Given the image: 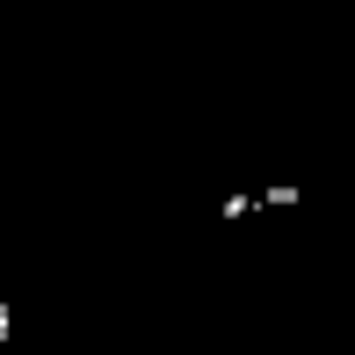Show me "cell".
Returning a JSON list of instances; mask_svg holds the SVG:
<instances>
[{
	"label": "cell",
	"mask_w": 355,
	"mask_h": 355,
	"mask_svg": "<svg viewBox=\"0 0 355 355\" xmlns=\"http://www.w3.org/2000/svg\"><path fill=\"white\" fill-rule=\"evenodd\" d=\"M8 327H15V312H8V297H0V348H8Z\"/></svg>",
	"instance_id": "6da1fadb"
}]
</instances>
